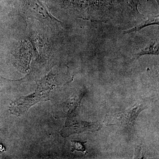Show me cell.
<instances>
[{"label": "cell", "instance_id": "cell-1", "mask_svg": "<svg viewBox=\"0 0 159 159\" xmlns=\"http://www.w3.org/2000/svg\"><path fill=\"white\" fill-rule=\"evenodd\" d=\"M31 2V8L33 11L32 15H34L36 17L40 18L46 19L49 17L51 20H57L55 19L53 16L50 14L48 8L44 3L40 0H30Z\"/></svg>", "mask_w": 159, "mask_h": 159}, {"label": "cell", "instance_id": "cell-2", "mask_svg": "<svg viewBox=\"0 0 159 159\" xmlns=\"http://www.w3.org/2000/svg\"><path fill=\"white\" fill-rule=\"evenodd\" d=\"M159 25V15H152L148 18V19L144 21L141 24L135 26L129 30L123 31V34H129L134 32H137L142 29L151 25Z\"/></svg>", "mask_w": 159, "mask_h": 159}, {"label": "cell", "instance_id": "cell-3", "mask_svg": "<svg viewBox=\"0 0 159 159\" xmlns=\"http://www.w3.org/2000/svg\"><path fill=\"white\" fill-rule=\"evenodd\" d=\"M152 54L159 55V45L156 43H151L149 45L141 49L134 57V59H137L143 55Z\"/></svg>", "mask_w": 159, "mask_h": 159}, {"label": "cell", "instance_id": "cell-4", "mask_svg": "<svg viewBox=\"0 0 159 159\" xmlns=\"http://www.w3.org/2000/svg\"><path fill=\"white\" fill-rule=\"evenodd\" d=\"M72 142V152H74V151L82 152L86 154V150L85 146L84 145V143L78 142V141H71Z\"/></svg>", "mask_w": 159, "mask_h": 159}, {"label": "cell", "instance_id": "cell-5", "mask_svg": "<svg viewBox=\"0 0 159 159\" xmlns=\"http://www.w3.org/2000/svg\"><path fill=\"white\" fill-rule=\"evenodd\" d=\"M126 2L129 5L131 8L136 13H139L138 9V6L139 5V0H126Z\"/></svg>", "mask_w": 159, "mask_h": 159}, {"label": "cell", "instance_id": "cell-6", "mask_svg": "<svg viewBox=\"0 0 159 159\" xmlns=\"http://www.w3.org/2000/svg\"><path fill=\"white\" fill-rule=\"evenodd\" d=\"M157 2L158 3H159V0H157Z\"/></svg>", "mask_w": 159, "mask_h": 159}]
</instances>
